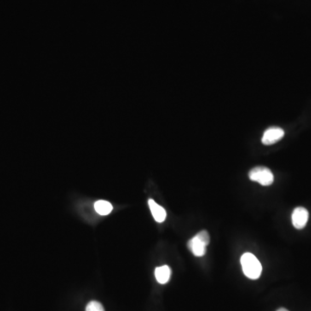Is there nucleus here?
I'll return each mask as SVG.
<instances>
[{
  "label": "nucleus",
  "mask_w": 311,
  "mask_h": 311,
  "mask_svg": "<svg viewBox=\"0 0 311 311\" xmlns=\"http://www.w3.org/2000/svg\"><path fill=\"white\" fill-rule=\"evenodd\" d=\"M243 272L250 279H258L262 272V266L256 256L250 253L243 254L240 259Z\"/></svg>",
  "instance_id": "obj_1"
},
{
  "label": "nucleus",
  "mask_w": 311,
  "mask_h": 311,
  "mask_svg": "<svg viewBox=\"0 0 311 311\" xmlns=\"http://www.w3.org/2000/svg\"><path fill=\"white\" fill-rule=\"evenodd\" d=\"M210 237L206 230H203L188 242V247L196 257H203L207 253Z\"/></svg>",
  "instance_id": "obj_2"
},
{
  "label": "nucleus",
  "mask_w": 311,
  "mask_h": 311,
  "mask_svg": "<svg viewBox=\"0 0 311 311\" xmlns=\"http://www.w3.org/2000/svg\"><path fill=\"white\" fill-rule=\"evenodd\" d=\"M248 175L251 181H257L262 186H270L274 181V175L271 171V169L266 167H255L249 171Z\"/></svg>",
  "instance_id": "obj_3"
},
{
  "label": "nucleus",
  "mask_w": 311,
  "mask_h": 311,
  "mask_svg": "<svg viewBox=\"0 0 311 311\" xmlns=\"http://www.w3.org/2000/svg\"><path fill=\"white\" fill-rule=\"evenodd\" d=\"M284 136V131L280 127H272L268 128L262 137L264 145H272L281 140Z\"/></svg>",
  "instance_id": "obj_4"
},
{
  "label": "nucleus",
  "mask_w": 311,
  "mask_h": 311,
  "mask_svg": "<svg viewBox=\"0 0 311 311\" xmlns=\"http://www.w3.org/2000/svg\"><path fill=\"white\" fill-rule=\"evenodd\" d=\"M291 220L294 227L296 229H302L305 227L308 220V212L305 208L297 207L294 209Z\"/></svg>",
  "instance_id": "obj_5"
},
{
  "label": "nucleus",
  "mask_w": 311,
  "mask_h": 311,
  "mask_svg": "<svg viewBox=\"0 0 311 311\" xmlns=\"http://www.w3.org/2000/svg\"><path fill=\"white\" fill-rule=\"evenodd\" d=\"M148 204L149 207H150V209H151L152 216H153V218L155 219V221L158 222V223H162V222L165 221V219H166L167 217V214L165 209H163V207L158 205V204L155 203L154 201L152 199L149 200Z\"/></svg>",
  "instance_id": "obj_6"
},
{
  "label": "nucleus",
  "mask_w": 311,
  "mask_h": 311,
  "mask_svg": "<svg viewBox=\"0 0 311 311\" xmlns=\"http://www.w3.org/2000/svg\"><path fill=\"white\" fill-rule=\"evenodd\" d=\"M171 275V271L168 266H160L157 267L155 270V277L157 281L161 284L168 283Z\"/></svg>",
  "instance_id": "obj_7"
},
{
  "label": "nucleus",
  "mask_w": 311,
  "mask_h": 311,
  "mask_svg": "<svg viewBox=\"0 0 311 311\" xmlns=\"http://www.w3.org/2000/svg\"><path fill=\"white\" fill-rule=\"evenodd\" d=\"M94 209L99 215H107L112 212V206L109 202L100 200L94 203Z\"/></svg>",
  "instance_id": "obj_8"
},
{
  "label": "nucleus",
  "mask_w": 311,
  "mask_h": 311,
  "mask_svg": "<svg viewBox=\"0 0 311 311\" xmlns=\"http://www.w3.org/2000/svg\"><path fill=\"white\" fill-rule=\"evenodd\" d=\"M86 311H105V308L100 302L91 301L86 307Z\"/></svg>",
  "instance_id": "obj_9"
},
{
  "label": "nucleus",
  "mask_w": 311,
  "mask_h": 311,
  "mask_svg": "<svg viewBox=\"0 0 311 311\" xmlns=\"http://www.w3.org/2000/svg\"><path fill=\"white\" fill-rule=\"evenodd\" d=\"M277 311H289V310H288V309H286V308H278V310Z\"/></svg>",
  "instance_id": "obj_10"
}]
</instances>
